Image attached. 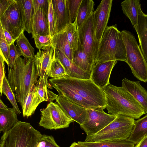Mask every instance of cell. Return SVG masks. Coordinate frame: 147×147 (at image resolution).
<instances>
[{
	"mask_svg": "<svg viewBox=\"0 0 147 147\" xmlns=\"http://www.w3.org/2000/svg\"><path fill=\"white\" fill-rule=\"evenodd\" d=\"M38 74L33 59L20 57L12 68L8 67L7 80L22 109L31 88L36 84Z\"/></svg>",
	"mask_w": 147,
	"mask_h": 147,
	"instance_id": "obj_1",
	"label": "cell"
},
{
	"mask_svg": "<svg viewBox=\"0 0 147 147\" xmlns=\"http://www.w3.org/2000/svg\"><path fill=\"white\" fill-rule=\"evenodd\" d=\"M109 114H120L138 119L145 114L140 104L122 87L109 84L102 89Z\"/></svg>",
	"mask_w": 147,
	"mask_h": 147,
	"instance_id": "obj_2",
	"label": "cell"
},
{
	"mask_svg": "<svg viewBox=\"0 0 147 147\" xmlns=\"http://www.w3.org/2000/svg\"><path fill=\"white\" fill-rule=\"evenodd\" d=\"M50 84L62 86L75 92L87 100L93 108H106L105 96L102 90L90 79H80L69 77L49 80Z\"/></svg>",
	"mask_w": 147,
	"mask_h": 147,
	"instance_id": "obj_3",
	"label": "cell"
},
{
	"mask_svg": "<svg viewBox=\"0 0 147 147\" xmlns=\"http://www.w3.org/2000/svg\"><path fill=\"white\" fill-rule=\"evenodd\" d=\"M114 60L127 61L125 45L116 24L107 26L105 30L94 64L98 62Z\"/></svg>",
	"mask_w": 147,
	"mask_h": 147,
	"instance_id": "obj_4",
	"label": "cell"
},
{
	"mask_svg": "<svg viewBox=\"0 0 147 147\" xmlns=\"http://www.w3.org/2000/svg\"><path fill=\"white\" fill-rule=\"evenodd\" d=\"M42 135L30 123L19 121L3 133L0 147H37Z\"/></svg>",
	"mask_w": 147,
	"mask_h": 147,
	"instance_id": "obj_5",
	"label": "cell"
},
{
	"mask_svg": "<svg viewBox=\"0 0 147 147\" xmlns=\"http://www.w3.org/2000/svg\"><path fill=\"white\" fill-rule=\"evenodd\" d=\"M134 119L119 114L110 123L96 134L86 136L85 142L128 139L133 129Z\"/></svg>",
	"mask_w": 147,
	"mask_h": 147,
	"instance_id": "obj_6",
	"label": "cell"
},
{
	"mask_svg": "<svg viewBox=\"0 0 147 147\" xmlns=\"http://www.w3.org/2000/svg\"><path fill=\"white\" fill-rule=\"evenodd\" d=\"M125 45L126 63L134 76L139 80L147 82V62L135 36L129 31L121 32Z\"/></svg>",
	"mask_w": 147,
	"mask_h": 147,
	"instance_id": "obj_7",
	"label": "cell"
},
{
	"mask_svg": "<svg viewBox=\"0 0 147 147\" xmlns=\"http://www.w3.org/2000/svg\"><path fill=\"white\" fill-rule=\"evenodd\" d=\"M0 24L15 41L22 32L25 31L22 7L20 0H13L0 15Z\"/></svg>",
	"mask_w": 147,
	"mask_h": 147,
	"instance_id": "obj_8",
	"label": "cell"
},
{
	"mask_svg": "<svg viewBox=\"0 0 147 147\" xmlns=\"http://www.w3.org/2000/svg\"><path fill=\"white\" fill-rule=\"evenodd\" d=\"M78 30L79 40L84 50L89 63L93 68L100 44L94 27L93 12L78 28Z\"/></svg>",
	"mask_w": 147,
	"mask_h": 147,
	"instance_id": "obj_9",
	"label": "cell"
},
{
	"mask_svg": "<svg viewBox=\"0 0 147 147\" xmlns=\"http://www.w3.org/2000/svg\"><path fill=\"white\" fill-rule=\"evenodd\" d=\"M39 126L47 129L56 130L69 127L74 120L56 103L50 102L40 110Z\"/></svg>",
	"mask_w": 147,
	"mask_h": 147,
	"instance_id": "obj_10",
	"label": "cell"
},
{
	"mask_svg": "<svg viewBox=\"0 0 147 147\" xmlns=\"http://www.w3.org/2000/svg\"><path fill=\"white\" fill-rule=\"evenodd\" d=\"M88 118L83 124L80 125L87 136L94 135L103 129L116 118V116L107 114L104 109L99 108L87 109Z\"/></svg>",
	"mask_w": 147,
	"mask_h": 147,
	"instance_id": "obj_11",
	"label": "cell"
},
{
	"mask_svg": "<svg viewBox=\"0 0 147 147\" xmlns=\"http://www.w3.org/2000/svg\"><path fill=\"white\" fill-rule=\"evenodd\" d=\"M112 0H102L93 12L94 27L96 37L99 42L107 26L112 6Z\"/></svg>",
	"mask_w": 147,
	"mask_h": 147,
	"instance_id": "obj_12",
	"label": "cell"
},
{
	"mask_svg": "<svg viewBox=\"0 0 147 147\" xmlns=\"http://www.w3.org/2000/svg\"><path fill=\"white\" fill-rule=\"evenodd\" d=\"M117 63V61L115 60L96 62L91 74L90 79L102 90L110 84L111 71Z\"/></svg>",
	"mask_w": 147,
	"mask_h": 147,
	"instance_id": "obj_13",
	"label": "cell"
},
{
	"mask_svg": "<svg viewBox=\"0 0 147 147\" xmlns=\"http://www.w3.org/2000/svg\"><path fill=\"white\" fill-rule=\"evenodd\" d=\"M56 100L61 108L80 125L83 124L87 120L88 109L76 104L63 95H59Z\"/></svg>",
	"mask_w": 147,
	"mask_h": 147,
	"instance_id": "obj_14",
	"label": "cell"
},
{
	"mask_svg": "<svg viewBox=\"0 0 147 147\" xmlns=\"http://www.w3.org/2000/svg\"><path fill=\"white\" fill-rule=\"evenodd\" d=\"M55 48L46 50H39L34 58L38 76L48 80L53 61L55 57Z\"/></svg>",
	"mask_w": 147,
	"mask_h": 147,
	"instance_id": "obj_15",
	"label": "cell"
},
{
	"mask_svg": "<svg viewBox=\"0 0 147 147\" xmlns=\"http://www.w3.org/2000/svg\"><path fill=\"white\" fill-rule=\"evenodd\" d=\"M56 20V34L64 30L71 23L67 0H52Z\"/></svg>",
	"mask_w": 147,
	"mask_h": 147,
	"instance_id": "obj_16",
	"label": "cell"
},
{
	"mask_svg": "<svg viewBox=\"0 0 147 147\" xmlns=\"http://www.w3.org/2000/svg\"><path fill=\"white\" fill-rule=\"evenodd\" d=\"M122 86L140 104L147 113V91L138 81H132L125 78L122 80Z\"/></svg>",
	"mask_w": 147,
	"mask_h": 147,
	"instance_id": "obj_17",
	"label": "cell"
},
{
	"mask_svg": "<svg viewBox=\"0 0 147 147\" xmlns=\"http://www.w3.org/2000/svg\"><path fill=\"white\" fill-rule=\"evenodd\" d=\"M55 58L63 65L67 75L70 77L80 79H90L91 74L74 64L63 53L55 48Z\"/></svg>",
	"mask_w": 147,
	"mask_h": 147,
	"instance_id": "obj_18",
	"label": "cell"
},
{
	"mask_svg": "<svg viewBox=\"0 0 147 147\" xmlns=\"http://www.w3.org/2000/svg\"><path fill=\"white\" fill-rule=\"evenodd\" d=\"M31 33L43 36L50 35L48 15L42 10H38L33 14Z\"/></svg>",
	"mask_w": 147,
	"mask_h": 147,
	"instance_id": "obj_19",
	"label": "cell"
},
{
	"mask_svg": "<svg viewBox=\"0 0 147 147\" xmlns=\"http://www.w3.org/2000/svg\"><path fill=\"white\" fill-rule=\"evenodd\" d=\"M139 0H125L121 3L123 13L129 19L134 28L138 23V16L143 12Z\"/></svg>",
	"mask_w": 147,
	"mask_h": 147,
	"instance_id": "obj_20",
	"label": "cell"
},
{
	"mask_svg": "<svg viewBox=\"0 0 147 147\" xmlns=\"http://www.w3.org/2000/svg\"><path fill=\"white\" fill-rule=\"evenodd\" d=\"M135 28L138 36L140 47L147 62V15L143 12L138 16Z\"/></svg>",
	"mask_w": 147,
	"mask_h": 147,
	"instance_id": "obj_21",
	"label": "cell"
},
{
	"mask_svg": "<svg viewBox=\"0 0 147 147\" xmlns=\"http://www.w3.org/2000/svg\"><path fill=\"white\" fill-rule=\"evenodd\" d=\"M17 114L13 108L0 109V131L3 133L11 129L18 121Z\"/></svg>",
	"mask_w": 147,
	"mask_h": 147,
	"instance_id": "obj_22",
	"label": "cell"
},
{
	"mask_svg": "<svg viewBox=\"0 0 147 147\" xmlns=\"http://www.w3.org/2000/svg\"><path fill=\"white\" fill-rule=\"evenodd\" d=\"M54 47L63 53L72 62L73 53L65 30L53 36Z\"/></svg>",
	"mask_w": 147,
	"mask_h": 147,
	"instance_id": "obj_23",
	"label": "cell"
},
{
	"mask_svg": "<svg viewBox=\"0 0 147 147\" xmlns=\"http://www.w3.org/2000/svg\"><path fill=\"white\" fill-rule=\"evenodd\" d=\"M48 80L39 78L35 85V91L42 102L45 101L50 102L56 100L58 95L47 88H50Z\"/></svg>",
	"mask_w": 147,
	"mask_h": 147,
	"instance_id": "obj_24",
	"label": "cell"
},
{
	"mask_svg": "<svg viewBox=\"0 0 147 147\" xmlns=\"http://www.w3.org/2000/svg\"><path fill=\"white\" fill-rule=\"evenodd\" d=\"M35 85L33 84L26 98L22 109L24 117L28 118L31 117L34 114L38 105L42 102L35 92Z\"/></svg>",
	"mask_w": 147,
	"mask_h": 147,
	"instance_id": "obj_25",
	"label": "cell"
},
{
	"mask_svg": "<svg viewBox=\"0 0 147 147\" xmlns=\"http://www.w3.org/2000/svg\"><path fill=\"white\" fill-rule=\"evenodd\" d=\"M72 62L84 71L91 74L93 68L89 63L84 50L79 40L78 49L73 53Z\"/></svg>",
	"mask_w": 147,
	"mask_h": 147,
	"instance_id": "obj_26",
	"label": "cell"
},
{
	"mask_svg": "<svg viewBox=\"0 0 147 147\" xmlns=\"http://www.w3.org/2000/svg\"><path fill=\"white\" fill-rule=\"evenodd\" d=\"M147 136V114L135 120L133 129L128 140L136 144Z\"/></svg>",
	"mask_w": 147,
	"mask_h": 147,
	"instance_id": "obj_27",
	"label": "cell"
},
{
	"mask_svg": "<svg viewBox=\"0 0 147 147\" xmlns=\"http://www.w3.org/2000/svg\"><path fill=\"white\" fill-rule=\"evenodd\" d=\"M78 142L88 147H134L135 144L128 139L109 140L97 142L78 141Z\"/></svg>",
	"mask_w": 147,
	"mask_h": 147,
	"instance_id": "obj_28",
	"label": "cell"
},
{
	"mask_svg": "<svg viewBox=\"0 0 147 147\" xmlns=\"http://www.w3.org/2000/svg\"><path fill=\"white\" fill-rule=\"evenodd\" d=\"M94 2L92 0H82L75 20L78 28L93 12Z\"/></svg>",
	"mask_w": 147,
	"mask_h": 147,
	"instance_id": "obj_29",
	"label": "cell"
},
{
	"mask_svg": "<svg viewBox=\"0 0 147 147\" xmlns=\"http://www.w3.org/2000/svg\"><path fill=\"white\" fill-rule=\"evenodd\" d=\"M22 7L24 20V30L29 34L32 31L33 16V0H20Z\"/></svg>",
	"mask_w": 147,
	"mask_h": 147,
	"instance_id": "obj_30",
	"label": "cell"
},
{
	"mask_svg": "<svg viewBox=\"0 0 147 147\" xmlns=\"http://www.w3.org/2000/svg\"><path fill=\"white\" fill-rule=\"evenodd\" d=\"M24 32H22L17 38L16 42L24 58L34 59L35 49L25 36Z\"/></svg>",
	"mask_w": 147,
	"mask_h": 147,
	"instance_id": "obj_31",
	"label": "cell"
},
{
	"mask_svg": "<svg viewBox=\"0 0 147 147\" xmlns=\"http://www.w3.org/2000/svg\"><path fill=\"white\" fill-rule=\"evenodd\" d=\"M73 53L78 49V27L76 21L68 24L65 30Z\"/></svg>",
	"mask_w": 147,
	"mask_h": 147,
	"instance_id": "obj_32",
	"label": "cell"
},
{
	"mask_svg": "<svg viewBox=\"0 0 147 147\" xmlns=\"http://www.w3.org/2000/svg\"><path fill=\"white\" fill-rule=\"evenodd\" d=\"M2 93L5 95L15 110L17 114L21 113L19 109L17 103L15 93L12 90L7 80L6 77L5 76L3 80L2 86Z\"/></svg>",
	"mask_w": 147,
	"mask_h": 147,
	"instance_id": "obj_33",
	"label": "cell"
},
{
	"mask_svg": "<svg viewBox=\"0 0 147 147\" xmlns=\"http://www.w3.org/2000/svg\"><path fill=\"white\" fill-rule=\"evenodd\" d=\"M36 47L39 50H46L52 47H54L53 37L50 35L43 36L32 34Z\"/></svg>",
	"mask_w": 147,
	"mask_h": 147,
	"instance_id": "obj_34",
	"label": "cell"
},
{
	"mask_svg": "<svg viewBox=\"0 0 147 147\" xmlns=\"http://www.w3.org/2000/svg\"><path fill=\"white\" fill-rule=\"evenodd\" d=\"M49 77L55 78L69 77L61 63L55 57L51 67Z\"/></svg>",
	"mask_w": 147,
	"mask_h": 147,
	"instance_id": "obj_35",
	"label": "cell"
},
{
	"mask_svg": "<svg viewBox=\"0 0 147 147\" xmlns=\"http://www.w3.org/2000/svg\"><path fill=\"white\" fill-rule=\"evenodd\" d=\"M9 46L5 39L3 28L0 24V55L7 65H8Z\"/></svg>",
	"mask_w": 147,
	"mask_h": 147,
	"instance_id": "obj_36",
	"label": "cell"
},
{
	"mask_svg": "<svg viewBox=\"0 0 147 147\" xmlns=\"http://www.w3.org/2000/svg\"><path fill=\"white\" fill-rule=\"evenodd\" d=\"M48 18L50 35L53 37L56 34V20L53 8L52 0H50Z\"/></svg>",
	"mask_w": 147,
	"mask_h": 147,
	"instance_id": "obj_37",
	"label": "cell"
},
{
	"mask_svg": "<svg viewBox=\"0 0 147 147\" xmlns=\"http://www.w3.org/2000/svg\"><path fill=\"white\" fill-rule=\"evenodd\" d=\"M12 43L9 46L8 67L12 68L17 59L23 55L19 48Z\"/></svg>",
	"mask_w": 147,
	"mask_h": 147,
	"instance_id": "obj_38",
	"label": "cell"
},
{
	"mask_svg": "<svg viewBox=\"0 0 147 147\" xmlns=\"http://www.w3.org/2000/svg\"><path fill=\"white\" fill-rule=\"evenodd\" d=\"M71 23L75 20L82 0H67Z\"/></svg>",
	"mask_w": 147,
	"mask_h": 147,
	"instance_id": "obj_39",
	"label": "cell"
},
{
	"mask_svg": "<svg viewBox=\"0 0 147 147\" xmlns=\"http://www.w3.org/2000/svg\"><path fill=\"white\" fill-rule=\"evenodd\" d=\"M50 0H33V14L39 9L42 10L48 15Z\"/></svg>",
	"mask_w": 147,
	"mask_h": 147,
	"instance_id": "obj_40",
	"label": "cell"
},
{
	"mask_svg": "<svg viewBox=\"0 0 147 147\" xmlns=\"http://www.w3.org/2000/svg\"><path fill=\"white\" fill-rule=\"evenodd\" d=\"M40 141H44L45 142V147H60L57 144L54 138L51 136L42 135Z\"/></svg>",
	"mask_w": 147,
	"mask_h": 147,
	"instance_id": "obj_41",
	"label": "cell"
},
{
	"mask_svg": "<svg viewBox=\"0 0 147 147\" xmlns=\"http://www.w3.org/2000/svg\"><path fill=\"white\" fill-rule=\"evenodd\" d=\"M5 61L2 57L0 55V92L2 96V86L4 78L5 76Z\"/></svg>",
	"mask_w": 147,
	"mask_h": 147,
	"instance_id": "obj_42",
	"label": "cell"
},
{
	"mask_svg": "<svg viewBox=\"0 0 147 147\" xmlns=\"http://www.w3.org/2000/svg\"><path fill=\"white\" fill-rule=\"evenodd\" d=\"M13 0H0V15H1Z\"/></svg>",
	"mask_w": 147,
	"mask_h": 147,
	"instance_id": "obj_43",
	"label": "cell"
},
{
	"mask_svg": "<svg viewBox=\"0 0 147 147\" xmlns=\"http://www.w3.org/2000/svg\"><path fill=\"white\" fill-rule=\"evenodd\" d=\"M3 30L5 39L9 45H10L14 42L15 41L9 32L5 29H3Z\"/></svg>",
	"mask_w": 147,
	"mask_h": 147,
	"instance_id": "obj_44",
	"label": "cell"
},
{
	"mask_svg": "<svg viewBox=\"0 0 147 147\" xmlns=\"http://www.w3.org/2000/svg\"><path fill=\"white\" fill-rule=\"evenodd\" d=\"M134 147H147V136L136 144Z\"/></svg>",
	"mask_w": 147,
	"mask_h": 147,
	"instance_id": "obj_45",
	"label": "cell"
},
{
	"mask_svg": "<svg viewBox=\"0 0 147 147\" xmlns=\"http://www.w3.org/2000/svg\"><path fill=\"white\" fill-rule=\"evenodd\" d=\"M69 147H88L84 145L80 144L78 142H74Z\"/></svg>",
	"mask_w": 147,
	"mask_h": 147,
	"instance_id": "obj_46",
	"label": "cell"
},
{
	"mask_svg": "<svg viewBox=\"0 0 147 147\" xmlns=\"http://www.w3.org/2000/svg\"><path fill=\"white\" fill-rule=\"evenodd\" d=\"M8 108H8V107L3 103L1 100L0 99V109H7Z\"/></svg>",
	"mask_w": 147,
	"mask_h": 147,
	"instance_id": "obj_47",
	"label": "cell"
},
{
	"mask_svg": "<svg viewBox=\"0 0 147 147\" xmlns=\"http://www.w3.org/2000/svg\"><path fill=\"white\" fill-rule=\"evenodd\" d=\"M46 142L44 141H40L37 147H45Z\"/></svg>",
	"mask_w": 147,
	"mask_h": 147,
	"instance_id": "obj_48",
	"label": "cell"
}]
</instances>
